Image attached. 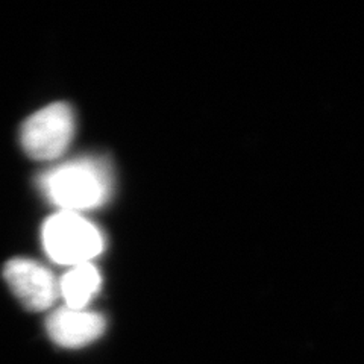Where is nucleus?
<instances>
[{"label":"nucleus","instance_id":"1","mask_svg":"<svg viewBox=\"0 0 364 364\" xmlns=\"http://www.w3.org/2000/svg\"><path fill=\"white\" fill-rule=\"evenodd\" d=\"M40 188L63 211H82L104 205L111 195L112 173L102 158H77L56 166L38 179Z\"/></svg>","mask_w":364,"mask_h":364},{"label":"nucleus","instance_id":"5","mask_svg":"<svg viewBox=\"0 0 364 364\" xmlns=\"http://www.w3.org/2000/svg\"><path fill=\"white\" fill-rule=\"evenodd\" d=\"M46 328L53 343L67 349H77L93 343L104 334L107 321L95 311L63 306L48 317Z\"/></svg>","mask_w":364,"mask_h":364},{"label":"nucleus","instance_id":"3","mask_svg":"<svg viewBox=\"0 0 364 364\" xmlns=\"http://www.w3.org/2000/svg\"><path fill=\"white\" fill-rule=\"evenodd\" d=\"M75 134V116L64 102L44 107L23 123L20 141L25 152L40 161L61 156Z\"/></svg>","mask_w":364,"mask_h":364},{"label":"nucleus","instance_id":"4","mask_svg":"<svg viewBox=\"0 0 364 364\" xmlns=\"http://www.w3.org/2000/svg\"><path fill=\"white\" fill-rule=\"evenodd\" d=\"M4 278L20 302L31 311L50 309L60 296V282L53 273L28 258H14L4 269Z\"/></svg>","mask_w":364,"mask_h":364},{"label":"nucleus","instance_id":"6","mask_svg":"<svg viewBox=\"0 0 364 364\" xmlns=\"http://www.w3.org/2000/svg\"><path fill=\"white\" fill-rule=\"evenodd\" d=\"M100 284L102 278L99 270L91 263H85L75 266L65 273L60 281V294L68 309L85 310V306L99 291Z\"/></svg>","mask_w":364,"mask_h":364},{"label":"nucleus","instance_id":"2","mask_svg":"<svg viewBox=\"0 0 364 364\" xmlns=\"http://www.w3.org/2000/svg\"><path fill=\"white\" fill-rule=\"evenodd\" d=\"M43 245L58 264L81 266L91 263L104 250V237L97 228L79 213L60 211L46 220Z\"/></svg>","mask_w":364,"mask_h":364}]
</instances>
